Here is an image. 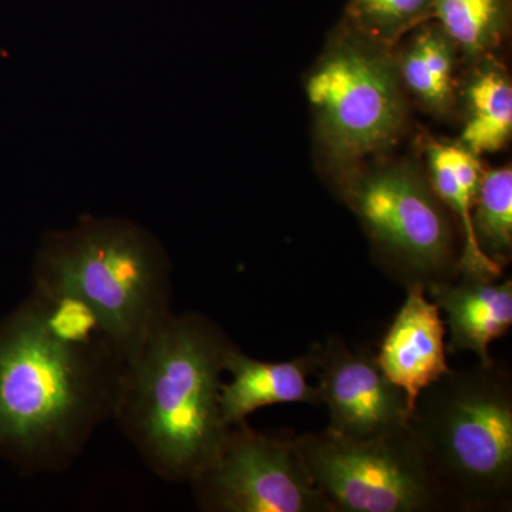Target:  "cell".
I'll return each instance as SVG.
<instances>
[{"mask_svg": "<svg viewBox=\"0 0 512 512\" xmlns=\"http://www.w3.org/2000/svg\"><path fill=\"white\" fill-rule=\"evenodd\" d=\"M320 400L329 410L326 431L348 439H372L409 427L410 409L399 386L384 375L377 357L350 349L339 336L316 343Z\"/></svg>", "mask_w": 512, "mask_h": 512, "instance_id": "cell-9", "label": "cell"}, {"mask_svg": "<svg viewBox=\"0 0 512 512\" xmlns=\"http://www.w3.org/2000/svg\"><path fill=\"white\" fill-rule=\"evenodd\" d=\"M407 296L380 345L377 362L407 397L412 412L417 397L446 375V323L441 311L427 298L423 285L406 288Z\"/></svg>", "mask_w": 512, "mask_h": 512, "instance_id": "cell-10", "label": "cell"}, {"mask_svg": "<svg viewBox=\"0 0 512 512\" xmlns=\"http://www.w3.org/2000/svg\"><path fill=\"white\" fill-rule=\"evenodd\" d=\"M225 372L231 375L221 384L222 419L228 426L248 420L249 414L274 404H322L318 386L308 383L315 373V357L306 355L286 362H261L235 346L225 360Z\"/></svg>", "mask_w": 512, "mask_h": 512, "instance_id": "cell-12", "label": "cell"}, {"mask_svg": "<svg viewBox=\"0 0 512 512\" xmlns=\"http://www.w3.org/2000/svg\"><path fill=\"white\" fill-rule=\"evenodd\" d=\"M295 443L332 512L448 510L409 427L372 439L325 430L295 436Z\"/></svg>", "mask_w": 512, "mask_h": 512, "instance_id": "cell-5", "label": "cell"}, {"mask_svg": "<svg viewBox=\"0 0 512 512\" xmlns=\"http://www.w3.org/2000/svg\"><path fill=\"white\" fill-rule=\"evenodd\" d=\"M399 83L392 60L363 40H342L326 53L306 82V96L332 160L352 163L399 138L406 120Z\"/></svg>", "mask_w": 512, "mask_h": 512, "instance_id": "cell-7", "label": "cell"}, {"mask_svg": "<svg viewBox=\"0 0 512 512\" xmlns=\"http://www.w3.org/2000/svg\"><path fill=\"white\" fill-rule=\"evenodd\" d=\"M468 116L460 144L474 156L497 153L512 133V86L495 64L478 70L467 87Z\"/></svg>", "mask_w": 512, "mask_h": 512, "instance_id": "cell-14", "label": "cell"}, {"mask_svg": "<svg viewBox=\"0 0 512 512\" xmlns=\"http://www.w3.org/2000/svg\"><path fill=\"white\" fill-rule=\"evenodd\" d=\"M454 47L441 26L421 29L397 67L407 89L430 109L446 110L453 100Z\"/></svg>", "mask_w": 512, "mask_h": 512, "instance_id": "cell-15", "label": "cell"}, {"mask_svg": "<svg viewBox=\"0 0 512 512\" xmlns=\"http://www.w3.org/2000/svg\"><path fill=\"white\" fill-rule=\"evenodd\" d=\"M124 365L89 306L32 291L0 319V458L23 476L69 470L113 419Z\"/></svg>", "mask_w": 512, "mask_h": 512, "instance_id": "cell-1", "label": "cell"}, {"mask_svg": "<svg viewBox=\"0 0 512 512\" xmlns=\"http://www.w3.org/2000/svg\"><path fill=\"white\" fill-rule=\"evenodd\" d=\"M207 512H332L296 448L295 434L229 426L217 454L190 483Z\"/></svg>", "mask_w": 512, "mask_h": 512, "instance_id": "cell-8", "label": "cell"}, {"mask_svg": "<svg viewBox=\"0 0 512 512\" xmlns=\"http://www.w3.org/2000/svg\"><path fill=\"white\" fill-rule=\"evenodd\" d=\"M473 228L481 251L504 268L512 249L510 165L484 171L473 205Z\"/></svg>", "mask_w": 512, "mask_h": 512, "instance_id": "cell-17", "label": "cell"}, {"mask_svg": "<svg viewBox=\"0 0 512 512\" xmlns=\"http://www.w3.org/2000/svg\"><path fill=\"white\" fill-rule=\"evenodd\" d=\"M429 167L431 187L460 224L463 242L458 256V276L500 278L503 266L481 251L474 235L473 205L484 173L480 160L458 144H433L429 148Z\"/></svg>", "mask_w": 512, "mask_h": 512, "instance_id": "cell-13", "label": "cell"}, {"mask_svg": "<svg viewBox=\"0 0 512 512\" xmlns=\"http://www.w3.org/2000/svg\"><path fill=\"white\" fill-rule=\"evenodd\" d=\"M433 10V0H350L349 16L360 35L392 45Z\"/></svg>", "mask_w": 512, "mask_h": 512, "instance_id": "cell-18", "label": "cell"}, {"mask_svg": "<svg viewBox=\"0 0 512 512\" xmlns=\"http://www.w3.org/2000/svg\"><path fill=\"white\" fill-rule=\"evenodd\" d=\"M434 15L454 45L477 56L497 45L510 18L508 0H433Z\"/></svg>", "mask_w": 512, "mask_h": 512, "instance_id": "cell-16", "label": "cell"}, {"mask_svg": "<svg viewBox=\"0 0 512 512\" xmlns=\"http://www.w3.org/2000/svg\"><path fill=\"white\" fill-rule=\"evenodd\" d=\"M345 197L390 274L406 288L458 278L453 229L431 184L406 165L357 175Z\"/></svg>", "mask_w": 512, "mask_h": 512, "instance_id": "cell-6", "label": "cell"}, {"mask_svg": "<svg viewBox=\"0 0 512 512\" xmlns=\"http://www.w3.org/2000/svg\"><path fill=\"white\" fill-rule=\"evenodd\" d=\"M488 276H458L426 288L446 315L448 352H473L483 365L494 362L490 345L512 325V281Z\"/></svg>", "mask_w": 512, "mask_h": 512, "instance_id": "cell-11", "label": "cell"}, {"mask_svg": "<svg viewBox=\"0 0 512 512\" xmlns=\"http://www.w3.org/2000/svg\"><path fill=\"white\" fill-rule=\"evenodd\" d=\"M409 429L448 510L512 505V379L497 363L450 369L423 390Z\"/></svg>", "mask_w": 512, "mask_h": 512, "instance_id": "cell-4", "label": "cell"}, {"mask_svg": "<svg viewBox=\"0 0 512 512\" xmlns=\"http://www.w3.org/2000/svg\"><path fill=\"white\" fill-rule=\"evenodd\" d=\"M235 346L204 313L171 312L124 365L113 420L163 480L190 483L217 454L229 429L221 375Z\"/></svg>", "mask_w": 512, "mask_h": 512, "instance_id": "cell-2", "label": "cell"}, {"mask_svg": "<svg viewBox=\"0 0 512 512\" xmlns=\"http://www.w3.org/2000/svg\"><path fill=\"white\" fill-rule=\"evenodd\" d=\"M33 291L84 303L127 362L171 312V262L136 222L84 215L47 232L33 265Z\"/></svg>", "mask_w": 512, "mask_h": 512, "instance_id": "cell-3", "label": "cell"}]
</instances>
